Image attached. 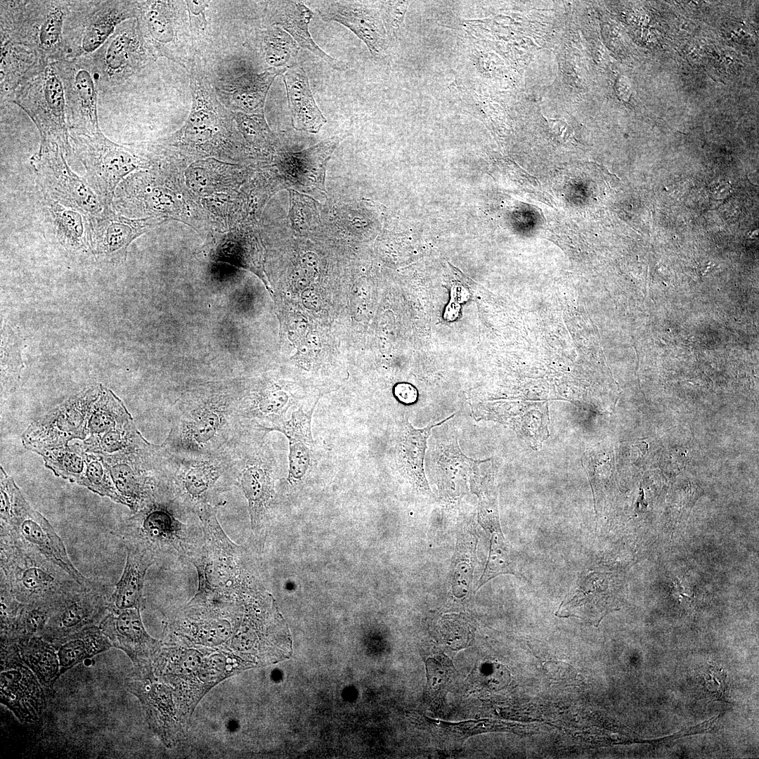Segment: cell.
I'll return each mask as SVG.
<instances>
[{
	"label": "cell",
	"instance_id": "d4e9b609",
	"mask_svg": "<svg viewBox=\"0 0 759 759\" xmlns=\"http://www.w3.org/2000/svg\"><path fill=\"white\" fill-rule=\"evenodd\" d=\"M283 79L293 128L318 133L327 119L317 105L304 70L297 63L283 74Z\"/></svg>",
	"mask_w": 759,
	"mask_h": 759
},
{
	"label": "cell",
	"instance_id": "4316f807",
	"mask_svg": "<svg viewBox=\"0 0 759 759\" xmlns=\"http://www.w3.org/2000/svg\"><path fill=\"white\" fill-rule=\"evenodd\" d=\"M1 103L12 100L18 89L46 64L34 51L22 44L1 41Z\"/></svg>",
	"mask_w": 759,
	"mask_h": 759
},
{
	"label": "cell",
	"instance_id": "7bdbcfd3",
	"mask_svg": "<svg viewBox=\"0 0 759 759\" xmlns=\"http://www.w3.org/2000/svg\"><path fill=\"white\" fill-rule=\"evenodd\" d=\"M23 605L1 583V642L7 640L11 635Z\"/></svg>",
	"mask_w": 759,
	"mask_h": 759
},
{
	"label": "cell",
	"instance_id": "7402d4cb",
	"mask_svg": "<svg viewBox=\"0 0 759 759\" xmlns=\"http://www.w3.org/2000/svg\"><path fill=\"white\" fill-rule=\"evenodd\" d=\"M98 626L112 647L124 651L136 668L151 666L159 643L146 631L140 609L109 611Z\"/></svg>",
	"mask_w": 759,
	"mask_h": 759
},
{
	"label": "cell",
	"instance_id": "ee69618b",
	"mask_svg": "<svg viewBox=\"0 0 759 759\" xmlns=\"http://www.w3.org/2000/svg\"><path fill=\"white\" fill-rule=\"evenodd\" d=\"M291 193V221L296 230H306L316 219V208L313 200L294 191Z\"/></svg>",
	"mask_w": 759,
	"mask_h": 759
},
{
	"label": "cell",
	"instance_id": "c3c4849f",
	"mask_svg": "<svg viewBox=\"0 0 759 759\" xmlns=\"http://www.w3.org/2000/svg\"><path fill=\"white\" fill-rule=\"evenodd\" d=\"M383 3V17L385 23L389 27H398L402 21L406 5L404 2L399 1H386Z\"/></svg>",
	"mask_w": 759,
	"mask_h": 759
},
{
	"label": "cell",
	"instance_id": "7c38bea8",
	"mask_svg": "<svg viewBox=\"0 0 759 759\" xmlns=\"http://www.w3.org/2000/svg\"><path fill=\"white\" fill-rule=\"evenodd\" d=\"M196 59L188 71L192 107L178 139L191 148H213L223 142L226 124L233 119Z\"/></svg>",
	"mask_w": 759,
	"mask_h": 759
},
{
	"label": "cell",
	"instance_id": "44dd1931",
	"mask_svg": "<svg viewBox=\"0 0 759 759\" xmlns=\"http://www.w3.org/2000/svg\"><path fill=\"white\" fill-rule=\"evenodd\" d=\"M315 9L323 20L345 26L360 38L372 54L382 55L387 47L385 30L379 11L364 1H320Z\"/></svg>",
	"mask_w": 759,
	"mask_h": 759
},
{
	"label": "cell",
	"instance_id": "5bb4252c",
	"mask_svg": "<svg viewBox=\"0 0 759 759\" xmlns=\"http://www.w3.org/2000/svg\"><path fill=\"white\" fill-rule=\"evenodd\" d=\"M8 525L14 538L21 544L39 552L65 570L86 588L93 585L70 561L65 547L48 520L34 510L15 485L13 491L11 520Z\"/></svg>",
	"mask_w": 759,
	"mask_h": 759
},
{
	"label": "cell",
	"instance_id": "bcb514c9",
	"mask_svg": "<svg viewBox=\"0 0 759 759\" xmlns=\"http://www.w3.org/2000/svg\"><path fill=\"white\" fill-rule=\"evenodd\" d=\"M231 633V625L226 620L205 621L197 626L198 637L207 644H219Z\"/></svg>",
	"mask_w": 759,
	"mask_h": 759
},
{
	"label": "cell",
	"instance_id": "6da1fadb",
	"mask_svg": "<svg viewBox=\"0 0 759 759\" xmlns=\"http://www.w3.org/2000/svg\"><path fill=\"white\" fill-rule=\"evenodd\" d=\"M163 446L179 455L221 450L238 432L244 419L241 401L227 389H204L181 398L171 410Z\"/></svg>",
	"mask_w": 759,
	"mask_h": 759
},
{
	"label": "cell",
	"instance_id": "74e56055",
	"mask_svg": "<svg viewBox=\"0 0 759 759\" xmlns=\"http://www.w3.org/2000/svg\"><path fill=\"white\" fill-rule=\"evenodd\" d=\"M231 112L237 128L252 148L264 152L273 150L275 137L268 126L264 113Z\"/></svg>",
	"mask_w": 759,
	"mask_h": 759
},
{
	"label": "cell",
	"instance_id": "7dc6e473",
	"mask_svg": "<svg viewBox=\"0 0 759 759\" xmlns=\"http://www.w3.org/2000/svg\"><path fill=\"white\" fill-rule=\"evenodd\" d=\"M543 670L547 678L552 682L564 683L573 680L576 675L575 668L562 661H547Z\"/></svg>",
	"mask_w": 759,
	"mask_h": 759
},
{
	"label": "cell",
	"instance_id": "f6af8a7d",
	"mask_svg": "<svg viewBox=\"0 0 759 759\" xmlns=\"http://www.w3.org/2000/svg\"><path fill=\"white\" fill-rule=\"evenodd\" d=\"M289 476L290 481L301 479L306 473L311 462L309 446L299 441H289Z\"/></svg>",
	"mask_w": 759,
	"mask_h": 759
},
{
	"label": "cell",
	"instance_id": "484cf974",
	"mask_svg": "<svg viewBox=\"0 0 759 759\" xmlns=\"http://www.w3.org/2000/svg\"><path fill=\"white\" fill-rule=\"evenodd\" d=\"M154 556L149 550L126 546L125 566L110 597L108 611L142 606L145 576L154 561Z\"/></svg>",
	"mask_w": 759,
	"mask_h": 759
},
{
	"label": "cell",
	"instance_id": "ba28073f",
	"mask_svg": "<svg viewBox=\"0 0 759 759\" xmlns=\"http://www.w3.org/2000/svg\"><path fill=\"white\" fill-rule=\"evenodd\" d=\"M71 149L86 170L87 181L104 205L111 209L115 189L146 160L132 149L112 142L101 131L82 134L69 130Z\"/></svg>",
	"mask_w": 759,
	"mask_h": 759
},
{
	"label": "cell",
	"instance_id": "f35d334b",
	"mask_svg": "<svg viewBox=\"0 0 759 759\" xmlns=\"http://www.w3.org/2000/svg\"><path fill=\"white\" fill-rule=\"evenodd\" d=\"M81 486L88 488L100 495L108 497L116 502L122 504L110 471L103 459L98 454L87 453L86 468Z\"/></svg>",
	"mask_w": 759,
	"mask_h": 759
},
{
	"label": "cell",
	"instance_id": "60d3db41",
	"mask_svg": "<svg viewBox=\"0 0 759 759\" xmlns=\"http://www.w3.org/2000/svg\"><path fill=\"white\" fill-rule=\"evenodd\" d=\"M488 558L481 584L498 574L516 573L515 557L505 543L502 533H495L492 535Z\"/></svg>",
	"mask_w": 759,
	"mask_h": 759
},
{
	"label": "cell",
	"instance_id": "83f0119b",
	"mask_svg": "<svg viewBox=\"0 0 759 759\" xmlns=\"http://www.w3.org/2000/svg\"><path fill=\"white\" fill-rule=\"evenodd\" d=\"M453 416L423 429H415L407 420L403 421L398 447L397 462L401 472L417 488L429 491L424 472V458L427 439L433 427L439 426Z\"/></svg>",
	"mask_w": 759,
	"mask_h": 759
},
{
	"label": "cell",
	"instance_id": "5b68a950",
	"mask_svg": "<svg viewBox=\"0 0 759 759\" xmlns=\"http://www.w3.org/2000/svg\"><path fill=\"white\" fill-rule=\"evenodd\" d=\"M225 446L203 455L169 452V490L181 507L197 513L207 505H215L212 504L215 497L232 484Z\"/></svg>",
	"mask_w": 759,
	"mask_h": 759
},
{
	"label": "cell",
	"instance_id": "2e32d148",
	"mask_svg": "<svg viewBox=\"0 0 759 759\" xmlns=\"http://www.w3.org/2000/svg\"><path fill=\"white\" fill-rule=\"evenodd\" d=\"M0 699L22 722L37 720L45 706L42 685L15 643L1 644Z\"/></svg>",
	"mask_w": 759,
	"mask_h": 759
},
{
	"label": "cell",
	"instance_id": "277c9868",
	"mask_svg": "<svg viewBox=\"0 0 759 759\" xmlns=\"http://www.w3.org/2000/svg\"><path fill=\"white\" fill-rule=\"evenodd\" d=\"M107 464L122 504L134 514L169 492V452L143 437L112 455H100Z\"/></svg>",
	"mask_w": 759,
	"mask_h": 759
},
{
	"label": "cell",
	"instance_id": "3957f363",
	"mask_svg": "<svg viewBox=\"0 0 759 759\" xmlns=\"http://www.w3.org/2000/svg\"><path fill=\"white\" fill-rule=\"evenodd\" d=\"M70 1H1V41L32 48L46 63L65 59Z\"/></svg>",
	"mask_w": 759,
	"mask_h": 759
},
{
	"label": "cell",
	"instance_id": "d6a6232c",
	"mask_svg": "<svg viewBox=\"0 0 759 759\" xmlns=\"http://www.w3.org/2000/svg\"><path fill=\"white\" fill-rule=\"evenodd\" d=\"M45 466L56 476L80 485L84 479L87 452L82 444L74 443L56 448H36Z\"/></svg>",
	"mask_w": 759,
	"mask_h": 759
},
{
	"label": "cell",
	"instance_id": "8992f818",
	"mask_svg": "<svg viewBox=\"0 0 759 759\" xmlns=\"http://www.w3.org/2000/svg\"><path fill=\"white\" fill-rule=\"evenodd\" d=\"M136 20L155 60L167 58L190 70L197 55L186 1H138Z\"/></svg>",
	"mask_w": 759,
	"mask_h": 759
},
{
	"label": "cell",
	"instance_id": "e0dca14e",
	"mask_svg": "<svg viewBox=\"0 0 759 759\" xmlns=\"http://www.w3.org/2000/svg\"><path fill=\"white\" fill-rule=\"evenodd\" d=\"M108 589L94 583L82 587L57 600L52 614L41 635L54 643L87 627L98 625L108 612Z\"/></svg>",
	"mask_w": 759,
	"mask_h": 759
},
{
	"label": "cell",
	"instance_id": "52a82bcc",
	"mask_svg": "<svg viewBox=\"0 0 759 759\" xmlns=\"http://www.w3.org/2000/svg\"><path fill=\"white\" fill-rule=\"evenodd\" d=\"M138 14V1H70L65 59L91 56L120 24Z\"/></svg>",
	"mask_w": 759,
	"mask_h": 759
},
{
	"label": "cell",
	"instance_id": "681fc988",
	"mask_svg": "<svg viewBox=\"0 0 759 759\" xmlns=\"http://www.w3.org/2000/svg\"><path fill=\"white\" fill-rule=\"evenodd\" d=\"M725 677L722 671L712 668L710 677L706 680L708 689L716 697L720 696L725 690Z\"/></svg>",
	"mask_w": 759,
	"mask_h": 759
},
{
	"label": "cell",
	"instance_id": "836d02e7",
	"mask_svg": "<svg viewBox=\"0 0 759 759\" xmlns=\"http://www.w3.org/2000/svg\"><path fill=\"white\" fill-rule=\"evenodd\" d=\"M341 138L335 136L301 152L290 153L286 162L294 166L305 183H311L317 188H324V171L327 160L340 143Z\"/></svg>",
	"mask_w": 759,
	"mask_h": 759
},
{
	"label": "cell",
	"instance_id": "ac0fdd59",
	"mask_svg": "<svg viewBox=\"0 0 759 759\" xmlns=\"http://www.w3.org/2000/svg\"><path fill=\"white\" fill-rule=\"evenodd\" d=\"M287 70L268 68L258 73L229 64L220 68L211 83L219 100L230 111L259 114L264 113L273 82Z\"/></svg>",
	"mask_w": 759,
	"mask_h": 759
},
{
	"label": "cell",
	"instance_id": "603a6c76",
	"mask_svg": "<svg viewBox=\"0 0 759 759\" xmlns=\"http://www.w3.org/2000/svg\"><path fill=\"white\" fill-rule=\"evenodd\" d=\"M477 420H494L510 427L535 449L549 437V412L546 403H512L510 406H490L473 412Z\"/></svg>",
	"mask_w": 759,
	"mask_h": 759
},
{
	"label": "cell",
	"instance_id": "8fae6325",
	"mask_svg": "<svg viewBox=\"0 0 759 759\" xmlns=\"http://www.w3.org/2000/svg\"><path fill=\"white\" fill-rule=\"evenodd\" d=\"M91 58L99 91L108 93L155 60L135 19L120 24Z\"/></svg>",
	"mask_w": 759,
	"mask_h": 759
},
{
	"label": "cell",
	"instance_id": "d6986e66",
	"mask_svg": "<svg viewBox=\"0 0 759 759\" xmlns=\"http://www.w3.org/2000/svg\"><path fill=\"white\" fill-rule=\"evenodd\" d=\"M164 220L156 216L131 219L115 213L112 209L100 216L89 218L91 255L101 262H122L126 259L131 242Z\"/></svg>",
	"mask_w": 759,
	"mask_h": 759
},
{
	"label": "cell",
	"instance_id": "b9f144b4",
	"mask_svg": "<svg viewBox=\"0 0 759 759\" xmlns=\"http://www.w3.org/2000/svg\"><path fill=\"white\" fill-rule=\"evenodd\" d=\"M427 686L432 693H439L450 682L454 674V667L445 655L429 658L426 662Z\"/></svg>",
	"mask_w": 759,
	"mask_h": 759
},
{
	"label": "cell",
	"instance_id": "cb8c5ba5",
	"mask_svg": "<svg viewBox=\"0 0 759 759\" xmlns=\"http://www.w3.org/2000/svg\"><path fill=\"white\" fill-rule=\"evenodd\" d=\"M268 3L267 15L271 25L283 29L299 47L321 58L332 69L344 71L348 68L345 63L326 53L314 41L309 30L313 12L304 4L297 1H275Z\"/></svg>",
	"mask_w": 759,
	"mask_h": 759
},
{
	"label": "cell",
	"instance_id": "f1b7e54d",
	"mask_svg": "<svg viewBox=\"0 0 759 759\" xmlns=\"http://www.w3.org/2000/svg\"><path fill=\"white\" fill-rule=\"evenodd\" d=\"M48 200L50 221L59 244L70 252L91 254L89 216L77 209Z\"/></svg>",
	"mask_w": 759,
	"mask_h": 759
},
{
	"label": "cell",
	"instance_id": "e575fe53",
	"mask_svg": "<svg viewBox=\"0 0 759 759\" xmlns=\"http://www.w3.org/2000/svg\"><path fill=\"white\" fill-rule=\"evenodd\" d=\"M1 398L14 391L23 368L21 342L18 332L4 323L1 332Z\"/></svg>",
	"mask_w": 759,
	"mask_h": 759
},
{
	"label": "cell",
	"instance_id": "4dcf8cb0",
	"mask_svg": "<svg viewBox=\"0 0 759 759\" xmlns=\"http://www.w3.org/2000/svg\"><path fill=\"white\" fill-rule=\"evenodd\" d=\"M21 659L45 687L60 676V662L53 644L41 636H32L16 643Z\"/></svg>",
	"mask_w": 759,
	"mask_h": 759
},
{
	"label": "cell",
	"instance_id": "4fadbf2b",
	"mask_svg": "<svg viewBox=\"0 0 759 759\" xmlns=\"http://www.w3.org/2000/svg\"><path fill=\"white\" fill-rule=\"evenodd\" d=\"M103 389V386L100 384L85 389L70 397L45 417L32 423L22 435L24 446L32 450L67 446L74 439H84L88 434L91 408Z\"/></svg>",
	"mask_w": 759,
	"mask_h": 759
},
{
	"label": "cell",
	"instance_id": "1f68e13d",
	"mask_svg": "<svg viewBox=\"0 0 759 759\" xmlns=\"http://www.w3.org/2000/svg\"><path fill=\"white\" fill-rule=\"evenodd\" d=\"M134 423L123 402L109 389L103 387L99 398L92 405L88 417V439Z\"/></svg>",
	"mask_w": 759,
	"mask_h": 759
},
{
	"label": "cell",
	"instance_id": "8d00e7d4",
	"mask_svg": "<svg viewBox=\"0 0 759 759\" xmlns=\"http://www.w3.org/2000/svg\"><path fill=\"white\" fill-rule=\"evenodd\" d=\"M55 603V602H54ZM54 603L38 602L23 605L10 637L1 644L18 643L32 636H41L53 611Z\"/></svg>",
	"mask_w": 759,
	"mask_h": 759
},
{
	"label": "cell",
	"instance_id": "9c48e42d",
	"mask_svg": "<svg viewBox=\"0 0 759 759\" xmlns=\"http://www.w3.org/2000/svg\"><path fill=\"white\" fill-rule=\"evenodd\" d=\"M11 101L32 119L41 141L58 145L65 154L70 153L65 91L53 63L46 64L21 85Z\"/></svg>",
	"mask_w": 759,
	"mask_h": 759
},
{
	"label": "cell",
	"instance_id": "ffe728a7",
	"mask_svg": "<svg viewBox=\"0 0 759 759\" xmlns=\"http://www.w3.org/2000/svg\"><path fill=\"white\" fill-rule=\"evenodd\" d=\"M619 584L610 573L584 571L565 596L556 615L576 617L597 626L603 617L615 609Z\"/></svg>",
	"mask_w": 759,
	"mask_h": 759
},
{
	"label": "cell",
	"instance_id": "7a4b0ae2",
	"mask_svg": "<svg viewBox=\"0 0 759 759\" xmlns=\"http://www.w3.org/2000/svg\"><path fill=\"white\" fill-rule=\"evenodd\" d=\"M1 583L21 603H54L84 587L61 567L18 542L1 526Z\"/></svg>",
	"mask_w": 759,
	"mask_h": 759
},
{
	"label": "cell",
	"instance_id": "ab89813d",
	"mask_svg": "<svg viewBox=\"0 0 759 759\" xmlns=\"http://www.w3.org/2000/svg\"><path fill=\"white\" fill-rule=\"evenodd\" d=\"M317 401L309 411L304 412L302 408L293 412L290 420H280L274 424L263 427L265 432L278 431L290 440L299 441L309 447H313L314 441L311 433V418Z\"/></svg>",
	"mask_w": 759,
	"mask_h": 759
},
{
	"label": "cell",
	"instance_id": "f907efd6",
	"mask_svg": "<svg viewBox=\"0 0 759 759\" xmlns=\"http://www.w3.org/2000/svg\"><path fill=\"white\" fill-rule=\"evenodd\" d=\"M395 396L401 402L410 403L415 401L417 396V390L413 386L408 383H398L394 389Z\"/></svg>",
	"mask_w": 759,
	"mask_h": 759
},
{
	"label": "cell",
	"instance_id": "30bf717a",
	"mask_svg": "<svg viewBox=\"0 0 759 759\" xmlns=\"http://www.w3.org/2000/svg\"><path fill=\"white\" fill-rule=\"evenodd\" d=\"M64 151L57 144L41 141L30 163L49 200L77 209L89 218L102 216L107 208L86 181L69 167Z\"/></svg>",
	"mask_w": 759,
	"mask_h": 759
},
{
	"label": "cell",
	"instance_id": "9a60e30c",
	"mask_svg": "<svg viewBox=\"0 0 759 759\" xmlns=\"http://www.w3.org/2000/svg\"><path fill=\"white\" fill-rule=\"evenodd\" d=\"M53 64L64 88L69 130L87 134L100 131L99 89L91 58L63 59Z\"/></svg>",
	"mask_w": 759,
	"mask_h": 759
},
{
	"label": "cell",
	"instance_id": "f546056e",
	"mask_svg": "<svg viewBox=\"0 0 759 759\" xmlns=\"http://www.w3.org/2000/svg\"><path fill=\"white\" fill-rule=\"evenodd\" d=\"M52 644L57 650L60 675L86 659L112 647L98 625L87 627Z\"/></svg>",
	"mask_w": 759,
	"mask_h": 759
},
{
	"label": "cell",
	"instance_id": "d590c367",
	"mask_svg": "<svg viewBox=\"0 0 759 759\" xmlns=\"http://www.w3.org/2000/svg\"><path fill=\"white\" fill-rule=\"evenodd\" d=\"M261 36L262 52L269 68L287 70L297 63L299 46L286 31L271 25Z\"/></svg>",
	"mask_w": 759,
	"mask_h": 759
}]
</instances>
